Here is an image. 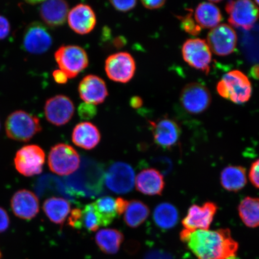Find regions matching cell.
<instances>
[{
  "label": "cell",
  "mask_w": 259,
  "mask_h": 259,
  "mask_svg": "<svg viewBox=\"0 0 259 259\" xmlns=\"http://www.w3.org/2000/svg\"><path fill=\"white\" fill-rule=\"evenodd\" d=\"M111 4L118 11L126 12L131 11L137 6V1H111Z\"/></svg>",
  "instance_id": "obj_37"
},
{
  "label": "cell",
  "mask_w": 259,
  "mask_h": 259,
  "mask_svg": "<svg viewBox=\"0 0 259 259\" xmlns=\"http://www.w3.org/2000/svg\"><path fill=\"white\" fill-rule=\"evenodd\" d=\"M37 194L44 196L47 194H60L66 199L74 200L67 187L59 178L47 175L38 180L36 185Z\"/></svg>",
  "instance_id": "obj_31"
},
{
  "label": "cell",
  "mask_w": 259,
  "mask_h": 259,
  "mask_svg": "<svg viewBox=\"0 0 259 259\" xmlns=\"http://www.w3.org/2000/svg\"><path fill=\"white\" fill-rule=\"evenodd\" d=\"M93 205L100 217L102 226L111 225L119 216L116 199L112 197H101L94 202Z\"/></svg>",
  "instance_id": "obj_32"
},
{
  "label": "cell",
  "mask_w": 259,
  "mask_h": 259,
  "mask_svg": "<svg viewBox=\"0 0 259 259\" xmlns=\"http://www.w3.org/2000/svg\"><path fill=\"white\" fill-rule=\"evenodd\" d=\"M8 137L18 142H28L41 131L40 119L22 110L13 112L5 122Z\"/></svg>",
  "instance_id": "obj_3"
},
{
  "label": "cell",
  "mask_w": 259,
  "mask_h": 259,
  "mask_svg": "<svg viewBox=\"0 0 259 259\" xmlns=\"http://www.w3.org/2000/svg\"><path fill=\"white\" fill-rule=\"evenodd\" d=\"M130 104H131L132 108L138 109L141 108L142 105H143V100H142L140 97L134 96L132 97L131 101H130Z\"/></svg>",
  "instance_id": "obj_42"
},
{
  "label": "cell",
  "mask_w": 259,
  "mask_h": 259,
  "mask_svg": "<svg viewBox=\"0 0 259 259\" xmlns=\"http://www.w3.org/2000/svg\"><path fill=\"white\" fill-rule=\"evenodd\" d=\"M150 208L139 200L128 201L124 212V220L130 228H137L147 220L150 215Z\"/></svg>",
  "instance_id": "obj_30"
},
{
  "label": "cell",
  "mask_w": 259,
  "mask_h": 259,
  "mask_svg": "<svg viewBox=\"0 0 259 259\" xmlns=\"http://www.w3.org/2000/svg\"><path fill=\"white\" fill-rule=\"evenodd\" d=\"M220 183L223 189L229 192H238L247 183V172L244 167L228 166L220 175Z\"/></svg>",
  "instance_id": "obj_24"
},
{
  "label": "cell",
  "mask_w": 259,
  "mask_h": 259,
  "mask_svg": "<svg viewBox=\"0 0 259 259\" xmlns=\"http://www.w3.org/2000/svg\"><path fill=\"white\" fill-rule=\"evenodd\" d=\"M53 76L54 80L59 84L66 83L69 79L67 74L60 69L54 70Z\"/></svg>",
  "instance_id": "obj_40"
},
{
  "label": "cell",
  "mask_w": 259,
  "mask_h": 259,
  "mask_svg": "<svg viewBox=\"0 0 259 259\" xmlns=\"http://www.w3.org/2000/svg\"><path fill=\"white\" fill-rule=\"evenodd\" d=\"M102 164L89 158H84L77 172L67 177L66 186L73 197H95L103 192L105 179Z\"/></svg>",
  "instance_id": "obj_2"
},
{
  "label": "cell",
  "mask_w": 259,
  "mask_h": 259,
  "mask_svg": "<svg viewBox=\"0 0 259 259\" xmlns=\"http://www.w3.org/2000/svg\"><path fill=\"white\" fill-rule=\"evenodd\" d=\"M250 76L256 80H259V64L254 65L250 71Z\"/></svg>",
  "instance_id": "obj_43"
},
{
  "label": "cell",
  "mask_w": 259,
  "mask_h": 259,
  "mask_svg": "<svg viewBox=\"0 0 259 259\" xmlns=\"http://www.w3.org/2000/svg\"><path fill=\"white\" fill-rule=\"evenodd\" d=\"M100 226L101 221L93 203L88 204L81 209L80 217L77 229L85 228L89 232H96Z\"/></svg>",
  "instance_id": "obj_33"
},
{
  "label": "cell",
  "mask_w": 259,
  "mask_h": 259,
  "mask_svg": "<svg viewBox=\"0 0 259 259\" xmlns=\"http://www.w3.org/2000/svg\"><path fill=\"white\" fill-rule=\"evenodd\" d=\"M45 162V151L37 145H27L16 152L14 158L15 169L26 177L39 175Z\"/></svg>",
  "instance_id": "obj_7"
},
{
  "label": "cell",
  "mask_w": 259,
  "mask_h": 259,
  "mask_svg": "<svg viewBox=\"0 0 259 259\" xmlns=\"http://www.w3.org/2000/svg\"><path fill=\"white\" fill-rule=\"evenodd\" d=\"M255 3H257V5L259 6V1H255Z\"/></svg>",
  "instance_id": "obj_46"
},
{
  "label": "cell",
  "mask_w": 259,
  "mask_h": 259,
  "mask_svg": "<svg viewBox=\"0 0 259 259\" xmlns=\"http://www.w3.org/2000/svg\"><path fill=\"white\" fill-rule=\"evenodd\" d=\"M218 210V206L212 202L191 206L182 221L184 229L189 231L209 230Z\"/></svg>",
  "instance_id": "obj_15"
},
{
  "label": "cell",
  "mask_w": 259,
  "mask_h": 259,
  "mask_svg": "<svg viewBox=\"0 0 259 259\" xmlns=\"http://www.w3.org/2000/svg\"><path fill=\"white\" fill-rule=\"evenodd\" d=\"M124 235L115 229H105L97 233L95 240L100 250L107 254H115L117 252L123 241Z\"/></svg>",
  "instance_id": "obj_26"
},
{
  "label": "cell",
  "mask_w": 259,
  "mask_h": 259,
  "mask_svg": "<svg viewBox=\"0 0 259 259\" xmlns=\"http://www.w3.org/2000/svg\"><path fill=\"white\" fill-rule=\"evenodd\" d=\"M10 226V218L6 210L0 206V234L5 232Z\"/></svg>",
  "instance_id": "obj_39"
},
{
  "label": "cell",
  "mask_w": 259,
  "mask_h": 259,
  "mask_svg": "<svg viewBox=\"0 0 259 259\" xmlns=\"http://www.w3.org/2000/svg\"><path fill=\"white\" fill-rule=\"evenodd\" d=\"M180 102L188 112L199 114L208 108L211 103V95L209 90L202 84L191 83L181 92Z\"/></svg>",
  "instance_id": "obj_12"
},
{
  "label": "cell",
  "mask_w": 259,
  "mask_h": 259,
  "mask_svg": "<svg viewBox=\"0 0 259 259\" xmlns=\"http://www.w3.org/2000/svg\"><path fill=\"white\" fill-rule=\"evenodd\" d=\"M44 211L49 220L56 225H63L66 222L71 210L70 203L67 199L52 197L44 202Z\"/></svg>",
  "instance_id": "obj_25"
},
{
  "label": "cell",
  "mask_w": 259,
  "mask_h": 259,
  "mask_svg": "<svg viewBox=\"0 0 259 259\" xmlns=\"http://www.w3.org/2000/svg\"><path fill=\"white\" fill-rule=\"evenodd\" d=\"M125 44V41L124 38H122L121 37H119L116 38L113 41V44H114V46L116 48H121L124 46Z\"/></svg>",
  "instance_id": "obj_44"
},
{
  "label": "cell",
  "mask_w": 259,
  "mask_h": 259,
  "mask_svg": "<svg viewBox=\"0 0 259 259\" xmlns=\"http://www.w3.org/2000/svg\"><path fill=\"white\" fill-rule=\"evenodd\" d=\"M180 238L197 259H226L235 256L239 248L229 229L194 231L183 229Z\"/></svg>",
  "instance_id": "obj_1"
},
{
  "label": "cell",
  "mask_w": 259,
  "mask_h": 259,
  "mask_svg": "<svg viewBox=\"0 0 259 259\" xmlns=\"http://www.w3.org/2000/svg\"><path fill=\"white\" fill-rule=\"evenodd\" d=\"M194 18L201 28L212 29L222 20V15L218 6L210 2L200 3L197 6Z\"/></svg>",
  "instance_id": "obj_27"
},
{
  "label": "cell",
  "mask_w": 259,
  "mask_h": 259,
  "mask_svg": "<svg viewBox=\"0 0 259 259\" xmlns=\"http://www.w3.org/2000/svg\"><path fill=\"white\" fill-rule=\"evenodd\" d=\"M0 128H1V123H0Z\"/></svg>",
  "instance_id": "obj_48"
},
{
  "label": "cell",
  "mask_w": 259,
  "mask_h": 259,
  "mask_svg": "<svg viewBox=\"0 0 259 259\" xmlns=\"http://www.w3.org/2000/svg\"><path fill=\"white\" fill-rule=\"evenodd\" d=\"M1 257H2V253H1V251H0V258H1Z\"/></svg>",
  "instance_id": "obj_47"
},
{
  "label": "cell",
  "mask_w": 259,
  "mask_h": 259,
  "mask_svg": "<svg viewBox=\"0 0 259 259\" xmlns=\"http://www.w3.org/2000/svg\"><path fill=\"white\" fill-rule=\"evenodd\" d=\"M13 213L17 218L25 220L33 219L39 212V201L31 191L21 189L15 192L11 200Z\"/></svg>",
  "instance_id": "obj_18"
},
{
  "label": "cell",
  "mask_w": 259,
  "mask_h": 259,
  "mask_svg": "<svg viewBox=\"0 0 259 259\" xmlns=\"http://www.w3.org/2000/svg\"><path fill=\"white\" fill-rule=\"evenodd\" d=\"M11 31V24L8 19L0 15V40L5 39L8 36Z\"/></svg>",
  "instance_id": "obj_38"
},
{
  "label": "cell",
  "mask_w": 259,
  "mask_h": 259,
  "mask_svg": "<svg viewBox=\"0 0 259 259\" xmlns=\"http://www.w3.org/2000/svg\"><path fill=\"white\" fill-rule=\"evenodd\" d=\"M153 220L155 225L163 230L174 228L179 220L176 207L168 202L161 203L154 209Z\"/></svg>",
  "instance_id": "obj_28"
},
{
  "label": "cell",
  "mask_w": 259,
  "mask_h": 259,
  "mask_svg": "<svg viewBox=\"0 0 259 259\" xmlns=\"http://www.w3.org/2000/svg\"><path fill=\"white\" fill-rule=\"evenodd\" d=\"M60 69L69 79L74 78L85 69L89 63L86 51L76 45H66L59 48L54 55Z\"/></svg>",
  "instance_id": "obj_6"
},
{
  "label": "cell",
  "mask_w": 259,
  "mask_h": 259,
  "mask_svg": "<svg viewBox=\"0 0 259 259\" xmlns=\"http://www.w3.org/2000/svg\"><path fill=\"white\" fill-rule=\"evenodd\" d=\"M40 15L45 23L51 27L64 24L69 12V6L63 0H51L42 2Z\"/></svg>",
  "instance_id": "obj_22"
},
{
  "label": "cell",
  "mask_w": 259,
  "mask_h": 259,
  "mask_svg": "<svg viewBox=\"0 0 259 259\" xmlns=\"http://www.w3.org/2000/svg\"><path fill=\"white\" fill-rule=\"evenodd\" d=\"M72 141L77 147L86 150H92L100 143L101 135L98 128L93 123L82 122L74 127Z\"/></svg>",
  "instance_id": "obj_23"
},
{
  "label": "cell",
  "mask_w": 259,
  "mask_h": 259,
  "mask_svg": "<svg viewBox=\"0 0 259 259\" xmlns=\"http://www.w3.org/2000/svg\"><path fill=\"white\" fill-rule=\"evenodd\" d=\"M182 53L184 61L190 66L208 74L212 61V53L205 40L200 38L187 40L184 44Z\"/></svg>",
  "instance_id": "obj_9"
},
{
  "label": "cell",
  "mask_w": 259,
  "mask_h": 259,
  "mask_svg": "<svg viewBox=\"0 0 259 259\" xmlns=\"http://www.w3.org/2000/svg\"><path fill=\"white\" fill-rule=\"evenodd\" d=\"M237 44V35L231 27L222 24L209 32L207 44L213 53L219 56H226L234 53Z\"/></svg>",
  "instance_id": "obj_13"
},
{
  "label": "cell",
  "mask_w": 259,
  "mask_h": 259,
  "mask_svg": "<svg viewBox=\"0 0 259 259\" xmlns=\"http://www.w3.org/2000/svg\"><path fill=\"white\" fill-rule=\"evenodd\" d=\"M105 71L110 79L116 82L127 83L135 75V61L132 55L126 52L112 54L106 60Z\"/></svg>",
  "instance_id": "obj_10"
},
{
  "label": "cell",
  "mask_w": 259,
  "mask_h": 259,
  "mask_svg": "<svg viewBox=\"0 0 259 259\" xmlns=\"http://www.w3.org/2000/svg\"><path fill=\"white\" fill-rule=\"evenodd\" d=\"M136 187L138 192L145 195H161L165 187L163 175L154 168L144 169L138 175Z\"/></svg>",
  "instance_id": "obj_21"
},
{
  "label": "cell",
  "mask_w": 259,
  "mask_h": 259,
  "mask_svg": "<svg viewBox=\"0 0 259 259\" xmlns=\"http://www.w3.org/2000/svg\"><path fill=\"white\" fill-rule=\"evenodd\" d=\"M97 112L96 106L90 103L85 102L81 103L78 108V114L80 118L85 120H89L95 117Z\"/></svg>",
  "instance_id": "obj_35"
},
{
  "label": "cell",
  "mask_w": 259,
  "mask_h": 259,
  "mask_svg": "<svg viewBox=\"0 0 259 259\" xmlns=\"http://www.w3.org/2000/svg\"><path fill=\"white\" fill-rule=\"evenodd\" d=\"M217 90L220 96L236 104H242L250 100L252 87L250 80L239 70H232L223 76Z\"/></svg>",
  "instance_id": "obj_4"
},
{
  "label": "cell",
  "mask_w": 259,
  "mask_h": 259,
  "mask_svg": "<svg viewBox=\"0 0 259 259\" xmlns=\"http://www.w3.org/2000/svg\"><path fill=\"white\" fill-rule=\"evenodd\" d=\"M53 45V38L48 29L40 22H32L24 32L25 50L32 54L46 53Z\"/></svg>",
  "instance_id": "obj_17"
},
{
  "label": "cell",
  "mask_w": 259,
  "mask_h": 259,
  "mask_svg": "<svg viewBox=\"0 0 259 259\" xmlns=\"http://www.w3.org/2000/svg\"><path fill=\"white\" fill-rule=\"evenodd\" d=\"M229 24L234 27L250 30L259 18V9L250 0L229 1L226 5Z\"/></svg>",
  "instance_id": "obj_8"
},
{
  "label": "cell",
  "mask_w": 259,
  "mask_h": 259,
  "mask_svg": "<svg viewBox=\"0 0 259 259\" xmlns=\"http://www.w3.org/2000/svg\"><path fill=\"white\" fill-rule=\"evenodd\" d=\"M78 92L84 102L96 106L104 102L108 96L105 81L93 74L84 77L80 81Z\"/></svg>",
  "instance_id": "obj_19"
},
{
  "label": "cell",
  "mask_w": 259,
  "mask_h": 259,
  "mask_svg": "<svg viewBox=\"0 0 259 259\" xmlns=\"http://www.w3.org/2000/svg\"><path fill=\"white\" fill-rule=\"evenodd\" d=\"M135 175L134 169L124 162H116L105 174L107 187L117 194H126L134 189Z\"/></svg>",
  "instance_id": "obj_11"
},
{
  "label": "cell",
  "mask_w": 259,
  "mask_h": 259,
  "mask_svg": "<svg viewBox=\"0 0 259 259\" xmlns=\"http://www.w3.org/2000/svg\"><path fill=\"white\" fill-rule=\"evenodd\" d=\"M142 5L145 8L150 10L160 9L164 5L166 2L163 0H157V1H142Z\"/></svg>",
  "instance_id": "obj_41"
},
{
  "label": "cell",
  "mask_w": 259,
  "mask_h": 259,
  "mask_svg": "<svg viewBox=\"0 0 259 259\" xmlns=\"http://www.w3.org/2000/svg\"><path fill=\"white\" fill-rule=\"evenodd\" d=\"M189 12L185 16H178L181 21V27L184 31L193 36L199 35L202 28L197 24L193 18L192 10L190 9Z\"/></svg>",
  "instance_id": "obj_34"
},
{
  "label": "cell",
  "mask_w": 259,
  "mask_h": 259,
  "mask_svg": "<svg viewBox=\"0 0 259 259\" xmlns=\"http://www.w3.org/2000/svg\"><path fill=\"white\" fill-rule=\"evenodd\" d=\"M48 162L53 172L65 176L78 169L80 160L79 154L72 146L61 143L51 148Z\"/></svg>",
  "instance_id": "obj_5"
},
{
  "label": "cell",
  "mask_w": 259,
  "mask_h": 259,
  "mask_svg": "<svg viewBox=\"0 0 259 259\" xmlns=\"http://www.w3.org/2000/svg\"><path fill=\"white\" fill-rule=\"evenodd\" d=\"M154 142L158 147L163 150H170L179 142L181 130L176 121L164 118L157 121H149Z\"/></svg>",
  "instance_id": "obj_14"
},
{
  "label": "cell",
  "mask_w": 259,
  "mask_h": 259,
  "mask_svg": "<svg viewBox=\"0 0 259 259\" xmlns=\"http://www.w3.org/2000/svg\"><path fill=\"white\" fill-rule=\"evenodd\" d=\"M248 177L252 185L259 189V158L251 164Z\"/></svg>",
  "instance_id": "obj_36"
},
{
  "label": "cell",
  "mask_w": 259,
  "mask_h": 259,
  "mask_svg": "<svg viewBox=\"0 0 259 259\" xmlns=\"http://www.w3.org/2000/svg\"><path fill=\"white\" fill-rule=\"evenodd\" d=\"M239 218L244 224L250 228L259 226V198L246 197L238 206Z\"/></svg>",
  "instance_id": "obj_29"
},
{
  "label": "cell",
  "mask_w": 259,
  "mask_h": 259,
  "mask_svg": "<svg viewBox=\"0 0 259 259\" xmlns=\"http://www.w3.org/2000/svg\"><path fill=\"white\" fill-rule=\"evenodd\" d=\"M44 110L47 120L56 126L66 124L75 111L72 100L64 95L51 97L45 103Z\"/></svg>",
  "instance_id": "obj_16"
},
{
  "label": "cell",
  "mask_w": 259,
  "mask_h": 259,
  "mask_svg": "<svg viewBox=\"0 0 259 259\" xmlns=\"http://www.w3.org/2000/svg\"><path fill=\"white\" fill-rule=\"evenodd\" d=\"M67 21L72 30L81 35L92 32L97 22L93 9L84 4L77 5L71 9L68 14Z\"/></svg>",
  "instance_id": "obj_20"
},
{
  "label": "cell",
  "mask_w": 259,
  "mask_h": 259,
  "mask_svg": "<svg viewBox=\"0 0 259 259\" xmlns=\"http://www.w3.org/2000/svg\"><path fill=\"white\" fill-rule=\"evenodd\" d=\"M226 259H239V258H238L236 256V255H235V256H232V257H230L228 258H226Z\"/></svg>",
  "instance_id": "obj_45"
}]
</instances>
